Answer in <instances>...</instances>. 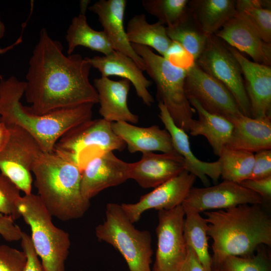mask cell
<instances>
[{"instance_id":"obj_39","label":"cell","mask_w":271,"mask_h":271,"mask_svg":"<svg viewBox=\"0 0 271 271\" xmlns=\"http://www.w3.org/2000/svg\"><path fill=\"white\" fill-rule=\"evenodd\" d=\"M20 240L23 251L27 257L25 271H44L33 246L31 236L23 231Z\"/></svg>"},{"instance_id":"obj_3","label":"cell","mask_w":271,"mask_h":271,"mask_svg":"<svg viewBox=\"0 0 271 271\" xmlns=\"http://www.w3.org/2000/svg\"><path fill=\"white\" fill-rule=\"evenodd\" d=\"M25 87V81L14 76L0 80V121L27 131L37 141L44 153H52L62 136L92 119L94 104L91 103L43 115L31 113L21 102Z\"/></svg>"},{"instance_id":"obj_20","label":"cell","mask_w":271,"mask_h":271,"mask_svg":"<svg viewBox=\"0 0 271 271\" xmlns=\"http://www.w3.org/2000/svg\"><path fill=\"white\" fill-rule=\"evenodd\" d=\"M214 35L239 52L248 55L253 62L270 66L271 43L263 41L239 16L235 14Z\"/></svg>"},{"instance_id":"obj_38","label":"cell","mask_w":271,"mask_h":271,"mask_svg":"<svg viewBox=\"0 0 271 271\" xmlns=\"http://www.w3.org/2000/svg\"><path fill=\"white\" fill-rule=\"evenodd\" d=\"M254 156L252 170L248 179H259L271 176V150L259 151Z\"/></svg>"},{"instance_id":"obj_18","label":"cell","mask_w":271,"mask_h":271,"mask_svg":"<svg viewBox=\"0 0 271 271\" xmlns=\"http://www.w3.org/2000/svg\"><path fill=\"white\" fill-rule=\"evenodd\" d=\"M125 0H99L88 8L95 14L114 51L132 59L143 71L145 64L128 40L124 27Z\"/></svg>"},{"instance_id":"obj_2","label":"cell","mask_w":271,"mask_h":271,"mask_svg":"<svg viewBox=\"0 0 271 271\" xmlns=\"http://www.w3.org/2000/svg\"><path fill=\"white\" fill-rule=\"evenodd\" d=\"M258 204H242L204 212L211 245L213 269L229 256L253 253L260 246L271 245V219Z\"/></svg>"},{"instance_id":"obj_17","label":"cell","mask_w":271,"mask_h":271,"mask_svg":"<svg viewBox=\"0 0 271 271\" xmlns=\"http://www.w3.org/2000/svg\"><path fill=\"white\" fill-rule=\"evenodd\" d=\"M185 170V161L178 154L143 153L140 160L130 163L129 179L143 188H155Z\"/></svg>"},{"instance_id":"obj_29","label":"cell","mask_w":271,"mask_h":271,"mask_svg":"<svg viewBox=\"0 0 271 271\" xmlns=\"http://www.w3.org/2000/svg\"><path fill=\"white\" fill-rule=\"evenodd\" d=\"M182 205L185 212L183 231L186 243L194 250L204 271H213L209 252L207 222L200 213Z\"/></svg>"},{"instance_id":"obj_28","label":"cell","mask_w":271,"mask_h":271,"mask_svg":"<svg viewBox=\"0 0 271 271\" xmlns=\"http://www.w3.org/2000/svg\"><path fill=\"white\" fill-rule=\"evenodd\" d=\"M65 39L68 44V55L72 54L78 46L87 48L104 55H109L114 51L104 31L92 29L88 24L83 13L73 18Z\"/></svg>"},{"instance_id":"obj_26","label":"cell","mask_w":271,"mask_h":271,"mask_svg":"<svg viewBox=\"0 0 271 271\" xmlns=\"http://www.w3.org/2000/svg\"><path fill=\"white\" fill-rule=\"evenodd\" d=\"M234 0L189 1L188 10L199 27L207 36L214 35L236 14Z\"/></svg>"},{"instance_id":"obj_25","label":"cell","mask_w":271,"mask_h":271,"mask_svg":"<svg viewBox=\"0 0 271 271\" xmlns=\"http://www.w3.org/2000/svg\"><path fill=\"white\" fill-rule=\"evenodd\" d=\"M188 100L198 115V119H194L190 126V134L205 137L214 154L219 156L230 138L233 129L231 122L223 116L208 112L196 99Z\"/></svg>"},{"instance_id":"obj_41","label":"cell","mask_w":271,"mask_h":271,"mask_svg":"<svg viewBox=\"0 0 271 271\" xmlns=\"http://www.w3.org/2000/svg\"><path fill=\"white\" fill-rule=\"evenodd\" d=\"M257 193L263 201L271 199V176L259 179H247L240 184Z\"/></svg>"},{"instance_id":"obj_19","label":"cell","mask_w":271,"mask_h":271,"mask_svg":"<svg viewBox=\"0 0 271 271\" xmlns=\"http://www.w3.org/2000/svg\"><path fill=\"white\" fill-rule=\"evenodd\" d=\"M91 65L97 69L101 77L117 76L128 80L134 87L137 95L148 106L154 102L153 96L149 91L152 81L143 74V70L128 56L113 51L107 55L86 57Z\"/></svg>"},{"instance_id":"obj_31","label":"cell","mask_w":271,"mask_h":271,"mask_svg":"<svg viewBox=\"0 0 271 271\" xmlns=\"http://www.w3.org/2000/svg\"><path fill=\"white\" fill-rule=\"evenodd\" d=\"M218 157L224 180L240 184L249 178L254 161L253 153L225 146Z\"/></svg>"},{"instance_id":"obj_7","label":"cell","mask_w":271,"mask_h":271,"mask_svg":"<svg viewBox=\"0 0 271 271\" xmlns=\"http://www.w3.org/2000/svg\"><path fill=\"white\" fill-rule=\"evenodd\" d=\"M95 235L99 240L110 244L120 253L129 271H152L151 234L136 228L120 204L106 205L105 219L96 227Z\"/></svg>"},{"instance_id":"obj_11","label":"cell","mask_w":271,"mask_h":271,"mask_svg":"<svg viewBox=\"0 0 271 271\" xmlns=\"http://www.w3.org/2000/svg\"><path fill=\"white\" fill-rule=\"evenodd\" d=\"M182 205L159 210L156 231L157 248L153 271H180L186 257Z\"/></svg>"},{"instance_id":"obj_33","label":"cell","mask_w":271,"mask_h":271,"mask_svg":"<svg viewBox=\"0 0 271 271\" xmlns=\"http://www.w3.org/2000/svg\"><path fill=\"white\" fill-rule=\"evenodd\" d=\"M261 246L257 249L256 254L226 257L217 269L220 271H270L268 257Z\"/></svg>"},{"instance_id":"obj_6","label":"cell","mask_w":271,"mask_h":271,"mask_svg":"<svg viewBox=\"0 0 271 271\" xmlns=\"http://www.w3.org/2000/svg\"><path fill=\"white\" fill-rule=\"evenodd\" d=\"M131 45L144 60L145 71L156 85V96L159 102L165 106L178 127L186 132L189 131L196 111L185 91L187 70L173 65L148 47Z\"/></svg>"},{"instance_id":"obj_5","label":"cell","mask_w":271,"mask_h":271,"mask_svg":"<svg viewBox=\"0 0 271 271\" xmlns=\"http://www.w3.org/2000/svg\"><path fill=\"white\" fill-rule=\"evenodd\" d=\"M18 208L31 228L33 245L44 270L65 271L71 245L69 234L54 224L52 215L38 195L22 196Z\"/></svg>"},{"instance_id":"obj_40","label":"cell","mask_w":271,"mask_h":271,"mask_svg":"<svg viewBox=\"0 0 271 271\" xmlns=\"http://www.w3.org/2000/svg\"><path fill=\"white\" fill-rule=\"evenodd\" d=\"M10 216L0 214V235L7 241L20 240L23 232Z\"/></svg>"},{"instance_id":"obj_43","label":"cell","mask_w":271,"mask_h":271,"mask_svg":"<svg viewBox=\"0 0 271 271\" xmlns=\"http://www.w3.org/2000/svg\"><path fill=\"white\" fill-rule=\"evenodd\" d=\"M10 136V131L8 126L0 121V151L7 144Z\"/></svg>"},{"instance_id":"obj_35","label":"cell","mask_w":271,"mask_h":271,"mask_svg":"<svg viewBox=\"0 0 271 271\" xmlns=\"http://www.w3.org/2000/svg\"><path fill=\"white\" fill-rule=\"evenodd\" d=\"M21 198L18 188L0 173V214L10 216L15 220L21 217L18 208Z\"/></svg>"},{"instance_id":"obj_13","label":"cell","mask_w":271,"mask_h":271,"mask_svg":"<svg viewBox=\"0 0 271 271\" xmlns=\"http://www.w3.org/2000/svg\"><path fill=\"white\" fill-rule=\"evenodd\" d=\"M263 202L258 194L240 184L224 180L212 186L192 187L182 204L201 213L242 204L261 205Z\"/></svg>"},{"instance_id":"obj_42","label":"cell","mask_w":271,"mask_h":271,"mask_svg":"<svg viewBox=\"0 0 271 271\" xmlns=\"http://www.w3.org/2000/svg\"><path fill=\"white\" fill-rule=\"evenodd\" d=\"M180 271H204L194 250L188 244L186 257Z\"/></svg>"},{"instance_id":"obj_9","label":"cell","mask_w":271,"mask_h":271,"mask_svg":"<svg viewBox=\"0 0 271 271\" xmlns=\"http://www.w3.org/2000/svg\"><path fill=\"white\" fill-rule=\"evenodd\" d=\"M195 63L222 83L233 96L241 113L251 117L241 69L228 45L215 35L209 36L204 49Z\"/></svg>"},{"instance_id":"obj_36","label":"cell","mask_w":271,"mask_h":271,"mask_svg":"<svg viewBox=\"0 0 271 271\" xmlns=\"http://www.w3.org/2000/svg\"><path fill=\"white\" fill-rule=\"evenodd\" d=\"M27 261L23 251L0 244V271H25Z\"/></svg>"},{"instance_id":"obj_46","label":"cell","mask_w":271,"mask_h":271,"mask_svg":"<svg viewBox=\"0 0 271 271\" xmlns=\"http://www.w3.org/2000/svg\"><path fill=\"white\" fill-rule=\"evenodd\" d=\"M213 271H220L219 269L216 268L213 269Z\"/></svg>"},{"instance_id":"obj_4","label":"cell","mask_w":271,"mask_h":271,"mask_svg":"<svg viewBox=\"0 0 271 271\" xmlns=\"http://www.w3.org/2000/svg\"><path fill=\"white\" fill-rule=\"evenodd\" d=\"M38 195L53 216L69 221L83 216L90 206L81 191V171L55 154L43 153L32 169Z\"/></svg>"},{"instance_id":"obj_16","label":"cell","mask_w":271,"mask_h":271,"mask_svg":"<svg viewBox=\"0 0 271 271\" xmlns=\"http://www.w3.org/2000/svg\"><path fill=\"white\" fill-rule=\"evenodd\" d=\"M228 46L241 69L251 117H271L270 66L251 61L235 48Z\"/></svg>"},{"instance_id":"obj_27","label":"cell","mask_w":271,"mask_h":271,"mask_svg":"<svg viewBox=\"0 0 271 271\" xmlns=\"http://www.w3.org/2000/svg\"><path fill=\"white\" fill-rule=\"evenodd\" d=\"M125 30L130 44L152 48L163 57L173 43L167 35L166 27L158 22L149 23L144 14L133 16Z\"/></svg>"},{"instance_id":"obj_15","label":"cell","mask_w":271,"mask_h":271,"mask_svg":"<svg viewBox=\"0 0 271 271\" xmlns=\"http://www.w3.org/2000/svg\"><path fill=\"white\" fill-rule=\"evenodd\" d=\"M130 163L117 157L113 152L90 160L81 171V191L90 201L102 190L119 185L129 179Z\"/></svg>"},{"instance_id":"obj_24","label":"cell","mask_w":271,"mask_h":271,"mask_svg":"<svg viewBox=\"0 0 271 271\" xmlns=\"http://www.w3.org/2000/svg\"><path fill=\"white\" fill-rule=\"evenodd\" d=\"M233 125L227 147L251 153L271 149V117L252 118L241 113L227 118Z\"/></svg>"},{"instance_id":"obj_37","label":"cell","mask_w":271,"mask_h":271,"mask_svg":"<svg viewBox=\"0 0 271 271\" xmlns=\"http://www.w3.org/2000/svg\"><path fill=\"white\" fill-rule=\"evenodd\" d=\"M173 65L188 70L195 64L193 56L179 44L173 42L164 57Z\"/></svg>"},{"instance_id":"obj_34","label":"cell","mask_w":271,"mask_h":271,"mask_svg":"<svg viewBox=\"0 0 271 271\" xmlns=\"http://www.w3.org/2000/svg\"><path fill=\"white\" fill-rule=\"evenodd\" d=\"M244 19L266 43H271V10L251 7L236 13Z\"/></svg>"},{"instance_id":"obj_44","label":"cell","mask_w":271,"mask_h":271,"mask_svg":"<svg viewBox=\"0 0 271 271\" xmlns=\"http://www.w3.org/2000/svg\"><path fill=\"white\" fill-rule=\"evenodd\" d=\"M21 41H22L21 38H20L17 40V41H16L13 44L11 45V46H9L3 49H0V54L4 53L10 50V49L13 48L14 46L19 44L20 42H21Z\"/></svg>"},{"instance_id":"obj_14","label":"cell","mask_w":271,"mask_h":271,"mask_svg":"<svg viewBox=\"0 0 271 271\" xmlns=\"http://www.w3.org/2000/svg\"><path fill=\"white\" fill-rule=\"evenodd\" d=\"M196 177L187 170L142 196L134 203H122L121 208L132 223L138 221L147 210H167L182 204Z\"/></svg>"},{"instance_id":"obj_8","label":"cell","mask_w":271,"mask_h":271,"mask_svg":"<svg viewBox=\"0 0 271 271\" xmlns=\"http://www.w3.org/2000/svg\"><path fill=\"white\" fill-rule=\"evenodd\" d=\"M103 118L90 119L70 129L56 143L53 153L75 164L82 171L93 158L126 145Z\"/></svg>"},{"instance_id":"obj_22","label":"cell","mask_w":271,"mask_h":271,"mask_svg":"<svg viewBox=\"0 0 271 271\" xmlns=\"http://www.w3.org/2000/svg\"><path fill=\"white\" fill-rule=\"evenodd\" d=\"M159 117L172 139L174 147L184 160L186 170L198 178L205 187L210 184L208 177L217 182L220 177L219 161L207 162L198 159L193 153L186 132L178 127L173 121L165 106L158 103Z\"/></svg>"},{"instance_id":"obj_45","label":"cell","mask_w":271,"mask_h":271,"mask_svg":"<svg viewBox=\"0 0 271 271\" xmlns=\"http://www.w3.org/2000/svg\"><path fill=\"white\" fill-rule=\"evenodd\" d=\"M6 27L4 23L1 20L0 16V39H2L5 34Z\"/></svg>"},{"instance_id":"obj_1","label":"cell","mask_w":271,"mask_h":271,"mask_svg":"<svg viewBox=\"0 0 271 271\" xmlns=\"http://www.w3.org/2000/svg\"><path fill=\"white\" fill-rule=\"evenodd\" d=\"M91 68L79 54L65 55L60 41L42 28L33 51L26 75L24 95L33 114L98 103V94L89 81Z\"/></svg>"},{"instance_id":"obj_30","label":"cell","mask_w":271,"mask_h":271,"mask_svg":"<svg viewBox=\"0 0 271 271\" xmlns=\"http://www.w3.org/2000/svg\"><path fill=\"white\" fill-rule=\"evenodd\" d=\"M166 30L169 38L190 53L196 62L204 49L209 36L199 27L188 10L180 21L166 27Z\"/></svg>"},{"instance_id":"obj_12","label":"cell","mask_w":271,"mask_h":271,"mask_svg":"<svg viewBox=\"0 0 271 271\" xmlns=\"http://www.w3.org/2000/svg\"><path fill=\"white\" fill-rule=\"evenodd\" d=\"M185 91L188 100L196 99L209 112L227 118L242 113L227 88L204 72L196 63L187 70Z\"/></svg>"},{"instance_id":"obj_32","label":"cell","mask_w":271,"mask_h":271,"mask_svg":"<svg viewBox=\"0 0 271 271\" xmlns=\"http://www.w3.org/2000/svg\"><path fill=\"white\" fill-rule=\"evenodd\" d=\"M189 2L188 0H143L142 4L146 12L158 19V22L169 27L177 24L185 16Z\"/></svg>"},{"instance_id":"obj_23","label":"cell","mask_w":271,"mask_h":271,"mask_svg":"<svg viewBox=\"0 0 271 271\" xmlns=\"http://www.w3.org/2000/svg\"><path fill=\"white\" fill-rule=\"evenodd\" d=\"M111 126L130 153L160 151L178 154L168 131L158 125L140 127L127 122L118 121L112 122Z\"/></svg>"},{"instance_id":"obj_10","label":"cell","mask_w":271,"mask_h":271,"mask_svg":"<svg viewBox=\"0 0 271 271\" xmlns=\"http://www.w3.org/2000/svg\"><path fill=\"white\" fill-rule=\"evenodd\" d=\"M8 141L0 151L1 173L25 194L32 193V169L43 153L37 141L27 131L15 125L7 126Z\"/></svg>"},{"instance_id":"obj_21","label":"cell","mask_w":271,"mask_h":271,"mask_svg":"<svg viewBox=\"0 0 271 271\" xmlns=\"http://www.w3.org/2000/svg\"><path fill=\"white\" fill-rule=\"evenodd\" d=\"M130 84L126 79L118 81L105 77L94 79L93 86L98 94L99 112L102 118L110 122H138V116L130 110L127 105Z\"/></svg>"}]
</instances>
